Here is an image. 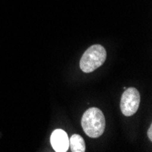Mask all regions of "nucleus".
I'll list each match as a JSON object with an SVG mask.
<instances>
[{"instance_id":"1","label":"nucleus","mask_w":152,"mask_h":152,"mask_svg":"<svg viewBox=\"0 0 152 152\" xmlns=\"http://www.w3.org/2000/svg\"><path fill=\"white\" fill-rule=\"evenodd\" d=\"M81 125L88 137L93 139L100 137L104 133L106 127L103 112L98 107L88 108L82 117Z\"/></svg>"},{"instance_id":"2","label":"nucleus","mask_w":152,"mask_h":152,"mask_svg":"<svg viewBox=\"0 0 152 152\" xmlns=\"http://www.w3.org/2000/svg\"><path fill=\"white\" fill-rule=\"evenodd\" d=\"M107 58V51L101 45H94L88 48L80 59V68L83 72L90 73L103 65Z\"/></svg>"},{"instance_id":"3","label":"nucleus","mask_w":152,"mask_h":152,"mask_svg":"<svg viewBox=\"0 0 152 152\" xmlns=\"http://www.w3.org/2000/svg\"><path fill=\"white\" fill-rule=\"evenodd\" d=\"M140 103V95L135 88H129L122 94L120 108L123 115L130 117L134 115L139 109Z\"/></svg>"},{"instance_id":"4","label":"nucleus","mask_w":152,"mask_h":152,"mask_svg":"<svg viewBox=\"0 0 152 152\" xmlns=\"http://www.w3.org/2000/svg\"><path fill=\"white\" fill-rule=\"evenodd\" d=\"M50 141L53 148L57 152H66L69 148V140L66 133L62 129H56L51 135Z\"/></svg>"},{"instance_id":"5","label":"nucleus","mask_w":152,"mask_h":152,"mask_svg":"<svg viewBox=\"0 0 152 152\" xmlns=\"http://www.w3.org/2000/svg\"><path fill=\"white\" fill-rule=\"evenodd\" d=\"M69 147L73 152H84L86 150V144L84 140L77 134H74L70 137Z\"/></svg>"},{"instance_id":"6","label":"nucleus","mask_w":152,"mask_h":152,"mask_svg":"<svg viewBox=\"0 0 152 152\" xmlns=\"http://www.w3.org/2000/svg\"><path fill=\"white\" fill-rule=\"evenodd\" d=\"M148 137L149 140H152V126H151V125H150V127H149L148 129Z\"/></svg>"}]
</instances>
